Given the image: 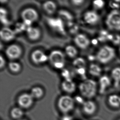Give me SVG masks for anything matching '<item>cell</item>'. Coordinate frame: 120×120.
I'll return each mask as SVG.
<instances>
[{"instance_id": "6da1fadb", "label": "cell", "mask_w": 120, "mask_h": 120, "mask_svg": "<svg viewBox=\"0 0 120 120\" xmlns=\"http://www.w3.org/2000/svg\"><path fill=\"white\" fill-rule=\"evenodd\" d=\"M79 89L83 97L87 99H91L97 94V84L94 80L86 79L80 83Z\"/></svg>"}, {"instance_id": "7a4b0ae2", "label": "cell", "mask_w": 120, "mask_h": 120, "mask_svg": "<svg viewBox=\"0 0 120 120\" xmlns=\"http://www.w3.org/2000/svg\"><path fill=\"white\" fill-rule=\"evenodd\" d=\"M115 50L109 45H105L101 47L98 51L96 58L102 64H107L112 61L115 57Z\"/></svg>"}, {"instance_id": "3957f363", "label": "cell", "mask_w": 120, "mask_h": 120, "mask_svg": "<svg viewBox=\"0 0 120 120\" xmlns=\"http://www.w3.org/2000/svg\"><path fill=\"white\" fill-rule=\"evenodd\" d=\"M105 24L109 29L120 31V11L118 10H113L107 15Z\"/></svg>"}, {"instance_id": "277c9868", "label": "cell", "mask_w": 120, "mask_h": 120, "mask_svg": "<svg viewBox=\"0 0 120 120\" xmlns=\"http://www.w3.org/2000/svg\"><path fill=\"white\" fill-rule=\"evenodd\" d=\"M49 60L52 66L56 69H63L65 66V57L61 51L52 50L49 56Z\"/></svg>"}, {"instance_id": "5b68a950", "label": "cell", "mask_w": 120, "mask_h": 120, "mask_svg": "<svg viewBox=\"0 0 120 120\" xmlns=\"http://www.w3.org/2000/svg\"><path fill=\"white\" fill-rule=\"evenodd\" d=\"M75 102L74 99L71 96L64 95L59 98L57 102V106L59 110L66 114L74 109Z\"/></svg>"}, {"instance_id": "8992f818", "label": "cell", "mask_w": 120, "mask_h": 120, "mask_svg": "<svg viewBox=\"0 0 120 120\" xmlns=\"http://www.w3.org/2000/svg\"><path fill=\"white\" fill-rule=\"evenodd\" d=\"M47 22L50 28L54 31L62 35L66 34L65 26L62 19L60 17L49 18Z\"/></svg>"}, {"instance_id": "52a82bcc", "label": "cell", "mask_w": 120, "mask_h": 120, "mask_svg": "<svg viewBox=\"0 0 120 120\" xmlns=\"http://www.w3.org/2000/svg\"><path fill=\"white\" fill-rule=\"evenodd\" d=\"M23 21H28L33 23L38 21L39 15L38 11L32 8H28L23 10L21 13Z\"/></svg>"}, {"instance_id": "ba28073f", "label": "cell", "mask_w": 120, "mask_h": 120, "mask_svg": "<svg viewBox=\"0 0 120 120\" xmlns=\"http://www.w3.org/2000/svg\"><path fill=\"white\" fill-rule=\"evenodd\" d=\"M5 53L7 57L11 60L19 58L22 53V50L19 45L13 44L9 45L5 50Z\"/></svg>"}, {"instance_id": "9c48e42d", "label": "cell", "mask_w": 120, "mask_h": 120, "mask_svg": "<svg viewBox=\"0 0 120 120\" xmlns=\"http://www.w3.org/2000/svg\"><path fill=\"white\" fill-rule=\"evenodd\" d=\"M34 98L31 94L23 93L19 96L17 99V102L20 107L22 109H28L33 105Z\"/></svg>"}, {"instance_id": "30bf717a", "label": "cell", "mask_w": 120, "mask_h": 120, "mask_svg": "<svg viewBox=\"0 0 120 120\" xmlns=\"http://www.w3.org/2000/svg\"><path fill=\"white\" fill-rule=\"evenodd\" d=\"M31 58L33 63L36 64L44 63L49 60V56L39 49L34 50L32 52Z\"/></svg>"}, {"instance_id": "8fae6325", "label": "cell", "mask_w": 120, "mask_h": 120, "mask_svg": "<svg viewBox=\"0 0 120 120\" xmlns=\"http://www.w3.org/2000/svg\"><path fill=\"white\" fill-rule=\"evenodd\" d=\"M74 41L78 47L82 49H86L89 46L90 41L85 34H79L75 37Z\"/></svg>"}, {"instance_id": "7c38bea8", "label": "cell", "mask_w": 120, "mask_h": 120, "mask_svg": "<svg viewBox=\"0 0 120 120\" xmlns=\"http://www.w3.org/2000/svg\"><path fill=\"white\" fill-rule=\"evenodd\" d=\"M83 18L84 21L88 24L95 25L99 21L100 17L96 11H88L84 13Z\"/></svg>"}, {"instance_id": "4fadbf2b", "label": "cell", "mask_w": 120, "mask_h": 120, "mask_svg": "<svg viewBox=\"0 0 120 120\" xmlns=\"http://www.w3.org/2000/svg\"><path fill=\"white\" fill-rule=\"evenodd\" d=\"M16 33L14 30L8 27H3L0 31V37L2 40L9 42L15 39Z\"/></svg>"}, {"instance_id": "5bb4252c", "label": "cell", "mask_w": 120, "mask_h": 120, "mask_svg": "<svg viewBox=\"0 0 120 120\" xmlns=\"http://www.w3.org/2000/svg\"><path fill=\"white\" fill-rule=\"evenodd\" d=\"M97 107L96 103L91 100H88L84 102L82 105L83 112L86 115H93L96 113Z\"/></svg>"}, {"instance_id": "9a60e30c", "label": "cell", "mask_w": 120, "mask_h": 120, "mask_svg": "<svg viewBox=\"0 0 120 120\" xmlns=\"http://www.w3.org/2000/svg\"><path fill=\"white\" fill-rule=\"evenodd\" d=\"M111 85V80L109 77L103 75L99 79V93L101 94H104L107 89Z\"/></svg>"}, {"instance_id": "2e32d148", "label": "cell", "mask_w": 120, "mask_h": 120, "mask_svg": "<svg viewBox=\"0 0 120 120\" xmlns=\"http://www.w3.org/2000/svg\"><path fill=\"white\" fill-rule=\"evenodd\" d=\"M26 32L28 38L30 40H38L40 38V30L38 28L30 26L27 28Z\"/></svg>"}, {"instance_id": "e0dca14e", "label": "cell", "mask_w": 120, "mask_h": 120, "mask_svg": "<svg viewBox=\"0 0 120 120\" xmlns=\"http://www.w3.org/2000/svg\"><path fill=\"white\" fill-rule=\"evenodd\" d=\"M62 88L65 92L72 94L75 92L76 86V84L72 80H64L62 82Z\"/></svg>"}, {"instance_id": "ac0fdd59", "label": "cell", "mask_w": 120, "mask_h": 120, "mask_svg": "<svg viewBox=\"0 0 120 120\" xmlns=\"http://www.w3.org/2000/svg\"><path fill=\"white\" fill-rule=\"evenodd\" d=\"M107 102L111 107L118 109L120 107V96L117 94H112L109 96Z\"/></svg>"}, {"instance_id": "d6986e66", "label": "cell", "mask_w": 120, "mask_h": 120, "mask_svg": "<svg viewBox=\"0 0 120 120\" xmlns=\"http://www.w3.org/2000/svg\"><path fill=\"white\" fill-rule=\"evenodd\" d=\"M44 10L49 15H52L57 9L56 5L52 1H47L44 3L43 5Z\"/></svg>"}, {"instance_id": "ffe728a7", "label": "cell", "mask_w": 120, "mask_h": 120, "mask_svg": "<svg viewBox=\"0 0 120 120\" xmlns=\"http://www.w3.org/2000/svg\"><path fill=\"white\" fill-rule=\"evenodd\" d=\"M111 77L116 87L119 86L120 84V67H116L111 71Z\"/></svg>"}, {"instance_id": "44dd1931", "label": "cell", "mask_w": 120, "mask_h": 120, "mask_svg": "<svg viewBox=\"0 0 120 120\" xmlns=\"http://www.w3.org/2000/svg\"><path fill=\"white\" fill-rule=\"evenodd\" d=\"M102 68L99 65L95 64H92L90 65L89 72L93 76L98 77L101 75L102 73Z\"/></svg>"}, {"instance_id": "7402d4cb", "label": "cell", "mask_w": 120, "mask_h": 120, "mask_svg": "<svg viewBox=\"0 0 120 120\" xmlns=\"http://www.w3.org/2000/svg\"><path fill=\"white\" fill-rule=\"evenodd\" d=\"M60 18L67 21L68 23L73 22V16L71 13L67 10H61L58 12Z\"/></svg>"}, {"instance_id": "603a6c76", "label": "cell", "mask_w": 120, "mask_h": 120, "mask_svg": "<svg viewBox=\"0 0 120 120\" xmlns=\"http://www.w3.org/2000/svg\"><path fill=\"white\" fill-rule=\"evenodd\" d=\"M23 112L21 107H15L11 109L10 112L11 117L14 119L20 120L23 116Z\"/></svg>"}, {"instance_id": "cb8c5ba5", "label": "cell", "mask_w": 120, "mask_h": 120, "mask_svg": "<svg viewBox=\"0 0 120 120\" xmlns=\"http://www.w3.org/2000/svg\"><path fill=\"white\" fill-rule=\"evenodd\" d=\"M30 94L34 99H40L44 96V91L40 87L35 86L32 89Z\"/></svg>"}, {"instance_id": "d4e9b609", "label": "cell", "mask_w": 120, "mask_h": 120, "mask_svg": "<svg viewBox=\"0 0 120 120\" xmlns=\"http://www.w3.org/2000/svg\"><path fill=\"white\" fill-rule=\"evenodd\" d=\"M113 34H110L106 30H102L99 34L98 40L101 42H105L107 41H111L112 38Z\"/></svg>"}, {"instance_id": "484cf974", "label": "cell", "mask_w": 120, "mask_h": 120, "mask_svg": "<svg viewBox=\"0 0 120 120\" xmlns=\"http://www.w3.org/2000/svg\"><path fill=\"white\" fill-rule=\"evenodd\" d=\"M65 52L68 57L73 58L76 57L78 55V51L75 47L73 45H68L65 48Z\"/></svg>"}, {"instance_id": "4316f807", "label": "cell", "mask_w": 120, "mask_h": 120, "mask_svg": "<svg viewBox=\"0 0 120 120\" xmlns=\"http://www.w3.org/2000/svg\"><path fill=\"white\" fill-rule=\"evenodd\" d=\"M73 64L75 69L85 68L86 61L82 57H77L73 61Z\"/></svg>"}, {"instance_id": "83f0119b", "label": "cell", "mask_w": 120, "mask_h": 120, "mask_svg": "<svg viewBox=\"0 0 120 120\" xmlns=\"http://www.w3.org/2000/svg\"><path fill=\"white\" fill-rule=\"evenodd\" d=\"M8 66L9 69L14 73H17L21 70V65L16 62H10Z\"/></svg>"}, {"instance_id": "f1b7e54d", "label": "cell", "mask_w": 120, "mask_h": 120, "mask_svg": "<svg viewBox=\"0 0 120 120\" xmlns=\"http://www.w3.org/2000/svg\"><path fill=\"white\" fill-rule=\"evenodd\" d=\"M27 27L23 23H17L15 26V29L14 30L15 32L16 33H19L22 32L23 31H26L27 29Z\"/></svg>"}, {"instance_id": "f546056e", "label": "cell", "mask_w": 120, "mask_h": 120, "mask_svg": "<svg viewBox=\"0 0 120 120\" xmlns=\"http://www.w3.org/2000/svg\"><path fill=\"white\" fill-rule=\"evenodd\" d=\"M93 5L95 9L101 10L104 8L105 2L102 0H96L93 2Z\"/></svg>"}, {"instance_id": "4dcf8cb0", "label": "cell", "mask_w": 120, "mask_h": 120, "mask_svg": "<svg viewBox=\"0 0 120 120\" xmlns=\"http://www.w3.org/2000/svg\"><path fill=\"white\" fill-rule=\"evenodd\" d=\"M109 5L113 10H118L120 8V0L110 1L109 2Z\"/></svg>"}, {"instance_id": "1f68e13d", "label": "cell", "mask_w": 120, "mask_h": 120, "mask_svg": "<svg viewBox=\"0 0 120 120\" xmlns=\"http://www.w3.org/2000/svg\"><path fill=\"white\" fill-rule=\"evenodd\" d=\"M68 26L69 28L70 32L71 33L75 34L78 30V26H77L73 22L68 23Z\"/></svg>"}, {"instance_id": "d6a6232c", "label": "cell", "mask_w": 120, "mask_h": 120, "mask_svg": "<svg viewBox=\"0 0 120 120\" xmlns=\"http://www.w3.org/2000/svg\"><path fill=\"white\" fill-rule=\"evenodd\" d=\"M61 74H62V76L65 79V80H72L71 78L70 72L67 69H63L62 71Z\"/></svg>"}, {"instance_id": "836d02e7", "label": "cell", "mask_w": 120, "mask_h": 120, "mask_svg": "<svg viewBox=\"0 0 120 120\" xmlns=\"http://www.w3.org/2000/svg\"><path fill=\"white\" fill-rule=\"evenodd\" d=\"M111 41L115 45L120 44V35L117 34H113Z\"/></svg>"}, {"instance_id": "e575fe53", "label": "cell", "mask_w": 120, "mask_h": 120, "mask_svg": "<svg viewBox=\"0 0 120 120\" xmlns=\"http://www.w3.org/2000/svg\"><path fill=\"white\" fill-rule=\"evenodd\" d=\"M7 16V15H0V19L1 22L5 26H8L10 24V21Z\"/></svg>"}, {"instance_id": "d590c367", "label": "cell", "mask_w": 120, "mask_h": 120, "mask_svg": "<svg viewBox=\"0 0 120 120\" xmlns=\"http://www.w3.org/2000/svg\"><path fill=\"white\" fill-rule=\"evenodd\" d=\"M75 71H76V73L78 75L86 78V71L85 68L75 69Z\"/></svg>"}, {"instance_id": "8d00e7d4", "label": "cell", "mask_w": 120, "mask_h": 120, "mask_svg": "<svg viewBox=\"0 0 120 120\" xmlns=\"http://www.w3.org/2000/svg\"><path fill=\"white\" fill-rule=\"evenodd\" d=\"M75 102L79 103V104H83L84 103V100L83 98H82L80 96H77L75 97V99H74Z\"/></svg>"}, {"instance_id": "74e56055", "label": "cell", "mask_w": 120, "mask_h": 120, "mask_svg": "<svg viewBox=\"0 0 120 120\" xmlns=\"http://www.w3.org/2000/svg\"><path fill=\"white\" fill-rule=\"evenodd\" d=\"M82 0H73L71 1L72 3L75 6H80L82 5L84 2Z\"/></svg>"}, {"instance_id": "f35d334b", "label": "cell", "mask_w": 120, "mask_h": 120, "mask_svg": "<svg viewBox=\"0 0 120 120\" xmlns=\"http://www.w3.org/2000/svg\"><path fill=\"white\" fill-rule=\"evenodd\" d=\"M0 69H2V68L5 67V64H6V62H5V59L4 58V57L2 55H0Z\"/></svg>"}, {"instance_id": "ab89813d", "label": "cell", "mask_w": 120, "mask_h": 120, "mask_svg": "<svg viewBox=\"0 0 120 120\" xmlns=\"http://www.w3.org/2000/svg\"><path fill=\"white\" fill-rule=\"evenodd\" d=\"M61 120H73V118L71 116L66 114L62 117Z\"/></svg>"}, {"instance_id": "60d3db41", "label": "cell", "mask_w": 120, "mask_h": 120, "mask_svg": "<svg viewBox=\"0 0 120 120\" xmlns=\"http://www.w3.org/2000/svg\"><path fill=\"white\" fill-rule=\"evenodd\" d=\"M119 53L120 55V47H119Z\"/></svg>"}, {"instance_id": "b9f144b4", "label": "cell", "mask_w": 120, "mask_h": 120, "mask_svg": "<svg viewBox=\"0 0 120 120\" xmlns=\"http://www.w3.org/2000/svg\"><path fill=\"white\" fill-rule=\"evenodd\" d=\"M25 120V119H20V120Z\"/></svg>"}, {"instance_id": "7bdbcfd3", "label": "cell", "mask_w": 120, "mask_h": 120, "mask_svg": "<svg viewBox=\"0 0 120 120\" xmlns=\"http://www.w3.org/2000/svg\"><path fill=\"white\" fill-rule=\"evenodd\" d=\"M117 120H120V119H118Z\"/></svg>"}]
</instances>
